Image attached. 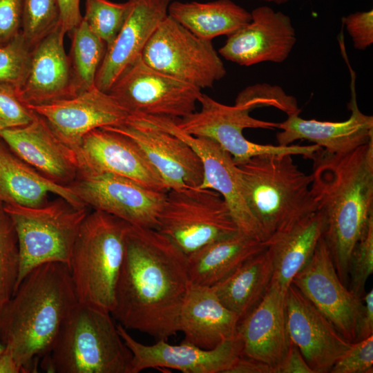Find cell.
Returning a JSON list of instances; mask_svg holds the SVG:
<instances>
[{
    "label": "cell",
    "mask_w": 373,
    "mask_h": 373,
    "mask_svg": "<svg viewBox=\"0 0 373 373\" xmlns=\"http://www.w3.org/2000/svg\"><path fill=\"white\" fill-rule=\"evenodd\" d=\"M373 367V335L352 343L336 361L329 372L370 373Z\"/></svg>",
    "instance_id": "ab89813d"
},
{
    "label": "cell",
    "mask_w": 373,
    "mask_h": 373,
    "mask_svg": "<svg viewBox=\"0 0 373 373\" xmlns=\"http://www.w3.org/2000/svg\"><path fill=\"white\" fill-rule=\"evenodd\" d=\"M130 8L121 30L106 50L95 86L108 93L120 75L142 56L152 35L168 15L171 0H128Z\"/></svg>",
    "instance_id": "603a6c76"
},
{
    "label": "cell",
    "mask_w": 373,
    "mask_h": 373,
    "mask_svg": "<svg viewBox=\"0 0 373 373\" xmlns=\"http://www.w3.org/2000/svg\"><path fill=\"white\" fill-rule=\"evenodd\" d=\"M65 35L59 23L32 49L26 77L17 90L25 104H45L74 96Z\"/></svg>",
    "instance_id": "d4e9b609"
},
{
    "label": "cell",
    "mask_w": 373,
    "mask_h": 373,
    "mask_svg": "<svg viewBox=\"0 0 373 373\" xmlns=\"http://www.w3.org/2000/svg\"><path fill=\"white\" fill-rule=\"evenodd\" d=\"M130 115L182 118L195 111L201 89L162 73L140 57L108 92Z\"/></svg>",
    "instance_id": "8fae6325"
},
{
    "label": "cell",
    "mask_w": 373,
    "mask_h": 373,
    "mask_svg": "<svg viewBox=\"0 0 373 373\" xmlns=\"http://www.w3.org/2000/svg\"><path fill=\"white\" fill-rule=\"evenodd\" d=\"M19 265L15 228L0 200V307L10 299L15 291Z\"/></svg>",
    "instance_id": "d6a6232c"
},
{
    "label": "cell",
    "mask_w": 373,
    "mask_h": 373,
    "mask_svg": "<svg viewBox=\"0 0 373 373\" xmlns=\"http://www.w3.org/2000/svg\"><path fill=\"white\" fill-rule=\"evenodd\" d=\"M342 22L355 49L364 50L373 44V10L351 13Z\"/></svg>",
    "instance_id": "60d3db41"
},
{
    "label": "cell",
    "mask_w": 373,
    "mask_h": 373,
    "mask_svg": "<svg viewBox=\"0 0 373 373\" xmlns=\"http://www.w3.org/2000/svg\"><path fill=\"white\" fill-rule=\"evenodd\" d=\"M156 230L186 256L239 231L220 193L200 187L169 190Z\"/></svg>",
    "instance_id": "9c48e42d"
},
{
    "label": "cell",
    "mask_w": 373,
    "mask_h": 373,
    "mask_svg": "<svg viewBox=\"0 0 373 373\" xmlns=\"http://www.w3.org/2000/svg\"><path fill=\"white\" fill-rule=\"evenodd\" d=\"M59 23L57 0H25L21 32L31 50Z\"/></svg>",
    "instance_id": "e575fe53"
},
{
    "label": "cell",
    "mask_w": 373,
    "mask_h": 373,
    "mask_svg": "<svg viewBox=\"0 0 373 373\" xmlns=\"http://www.w3.org/2000/svg\"><path fill=\"white\" fill-rule=\"evenodd\" d=\"M373 272V215L356 242L352 251L350 272L349 289L361 298L365 291L367 280Z\"/></svg>",
    "instance_id": "8d00e7d4"
},
{
    "label": "cell",
    "mask_w": 373,
    "mask_h": 373,
    "mask_svg": "<svg viewBox=\"0 0 373 373\" xmlns=\"http://www.w3.org/2000/svg\"><path fill=\"white\" fill-rule=\"evenodd\" d=\"M312 160L311 192L325 219L323 236L346 285L352 251L373 215V140L344 153L321 148Z\"/></svg>",
    "instance_id": "7a4b0ae2"
},
{
    "label": "cell",
    "mask_w": 373,
    "mask_h": 373,
    "mask_svg": "<svg viewBox=\"0 0 373 373\" xmlns=\"http://www.w3.org/2000/svg\"><path fill=\"white\" fill-rule=\"evenodd\" d=\"M361 300L362 306L357 320L356 336L354 342L373 334V290L371 289L364 294Z\"/></svg>",
    "instance_id": "7bdbcfd3"
},
{
    "label": "cell",
    "mask_w": 373,
    "mask_h": 373,
    "mask_svg": "<svg viewBox=\"0 0 373 373\" xmlns=\"http://www.w3.org/2000/svg\"><path fill=\"white\" fill-rule=\"evenodd\" d=\"M133 117L186 142L198 155L202 164L203 180L199 187L220 193L240 232L265 242L261 229L246 202L238 166L228 152L210 139L182 132L176 126L173 119L142 115Z\"/></svg>",
    "instance_id": "4fadbf2b"
},
{
    "label": "cell",
    "mask_w": 373,
    "mask_h": 373,
    "mask_svg": "<svg viewBox=\"0 0 373 373\" xmlns=\"http://www.w3.org/2000/svg\"><path fill=\"white\" fill-rule=\"evenodd\" d=\"M191 285L182 251L157 230L131 225L111 316L126 329L167 341L179 332Z\"/></svg>",
    "instance_id": "6da1fadb"
},
{
    "label": "cell",
    "mask_w": 373,
    "mask_h": 373,
    "mask_svg": "<svg viewBox=\"0 0 373 373\" xmlns=\"http://www.w3.org/2000/svg\"><path fill=\"white\" fill-rule=\"evenodd\" d=\"M240 321L211 287L192 285L181 309L179 331L184 341L209 350L236 336Z\"/></svg>",
    "instance_id": "484cf974"
},
{
    "label": "cell",
    "mask_w": 373,
    "mask_h": 373,
    "mask_svg": "<svg viewBox=\"0 0 373 373\" xmlns=\"http://www.w3.org/2000/svg\"><path fill=\"white\" fill-rule=\"evenodd\" d=\"M76 155L79 171L111 173L157 191H169L143 151L119 133L105 128L90 131L82 139Z\"/></svg>",
    "instance_id": "ac0fdd59"
},
{
    "label": "cell",
    "mask_w": 373,
    "mask_h": 373,
    "mask_svg": "<svg viewBox=\"0 0 373 373\" xmlns=\"http://www.w3.org/2000/svg\"><path fill=\"white\" fill-rule=\"evenodd\" d=\"M141 57L151 67L200 89L212 87L227 74L211 41L196 36L169 15Z\"/></svg>",
    "instance_id": "30bf717a"
},
{
    "label": "cell",
    "mask_w": 373,
    "mask_h": 373,
    "mask_svg": "<svg viewBox=\"0 0 373 373\" xmlns=\"http://www.w3.org/2000/svg\"><path fill=\"white\" fill-rule=\"evenodd\" d=\"M291 156L259 155L237 165L246 202L265 242L317 211L312 175L300 171Z\"/></svg>",
    "instance_id": "277c9868"
},
{
    "label": "cell",
    "mask_w": 373,
    "mask_h": 373,
    "mask_svg": "<svg viewBox=\"0 0 373 373\" xmlns=\"http://www.w3.org/2000/svg\"><path fill=\"white\" fill-rule=\"evenodd\" d=\"M50 194L62 198L77 207L85 206L66 185L53 182L0 144V200L26 207L46 203Z\"/></svg>",
    "instance_id": "83f0119b"
},
{
    "label": "cell",
    "mask_w": 373,
    "mask_h": 373,
    "mask_svg": "<svg viewBox=\"0 0 373 373\" xmlns=\"http://www.w3.org/2000/svg\"><path fill=\"white\" fill-rule=\"evenodd\" d=\"M285 309L290 341L299 349L314 373L329 372L352 343L293 284L286 292Z\"/></svg>",
    "instance_id": "ffe728a7"
},
{
    "label": "cell",
    "mask_w": 373,
    "mask_h": 373,
    "mask_svg": "<svg viewBox=\"0 0 373 373\" xmlns=\"http://www.w3.org/2000/svg\"><path fill=\"white\" fill-rule=\"evenodd\" d=\"M325 225L323 214L317 211L266 241L272 258L271 283L287 291L295 275L311 258Z\"/></svg>",
    "instance_id": "4316f807"
},
{
    "label": "cell",
    "mask_w": 373,
    "mask_h": 373,
    "mask_svg": "<svg viewBox=\"0 0 373 373\" xmlns=\"http://www.w3.org/2000/svg\"><path fill=\"white\" fill-rule=\"evenodd\" d=\"M135 142L158 172L168 190L199 187L203 167L196 152L180 137L128 117L124 124L102 127Z\"/></svg>",
    "instance_id": "e0dca14e"
},
{
    "label": "cell",
    "mask_w": 373,
    "mask_h": 373,
    "mask_svg": "<svg viewBox=\"0 0 373 373\" xmlns=\"http://www.w3.org/2000/svg\"><path fill=\"white\" fill-rule=\"evenodd\" d=\"M226 373H276L270 365L241 354Z\"/></svg>",
    "instance_id": "bcb514c9"
},
{
    "label": "cell",
    "mask_w": 373,
    "mask_h": 373,
    "mask_svg": "<svg viewBox=\"0 0 373 373\" xmlns=\"http://www.w3.org/2000/svg\"><path fill=\"white\" fill-rule=\"evenodd\" d=\"M5 349V345L0 341V355L3 352Z\"/></svg>",
    "instance_id": "681fc988"
},
{
    "label": "cell",
    "mask_w": 373,
    "mask_h": 373,
    "mask_svg": "<svg viewBox=\"0 0 373 373\" xmlns=\"http://www.w3.org/2000/svg\"><path fill=\"white\" fill-rule=\"evenodd\" d=\"M77 303L68 265L48 262L32 269L0 307V341L22 373L33 372L49 354Z\"/></svg>",
    "instance_id": "3957f363"
},
{
    "label": "cell",
    "mask_w": 373,
    "mask_h": 373,
    "mask_svg": "<svg viewBox=\"0 0 373 373\" xmlns=\"http://www.w3.org/2000/svg\"><path fill=\"white\" fill-rule=\"evenodd\" d=\"M130 227L104 211L88 213L68 265L78 303L111 313Z\"/></svg>",
    "instance_id": "8992f818"
},
{
    "label": "cell",
    "mask_w": 373,
    "mask_h": 373,
    "mask_svg": "<svg viewBox=\"0 0 373 373\" xmlns=\"http://www.w3.org/2000/svg\"><path fill=\"white\" fill-rule=\"evenodd\" d=\"M260 1H265L268 3H274L280 5V4L285 3L289 0H260Z\"/></svg>",
    "instance_id": "c3c4849f"
},
{
    "label": "cell",
    "mask_w": 373,
    "mask_h": 373,
    "mask_svg": "<svg viewBox=\"0 0 373 373\" xmlns=\"http://www.w3.org/2000/svg\"><path fill=\"white\" fill-rule=\"evenodd\" d=\"M278 373H314L299 349L290 341L287 352L278 369Z\"/></svg>",
    "instance_id": "f6af8a7d"
},
{
    "label": "cell",
    "mask_w": 373,
    "mask_h": 373,
    "mask_svg": "<svg viewBox=\"0 0 373 373\" xmlns=\"http://www.w3.org/2000/svg\"><path fill=\"white\" fill-rule=\"evenodd\" d=\"M47 122L55 135L76 153L90 131L126 122L130 114L96 86L75 96L40 105H27Z\"/></svg>",
    "instance_id": "2e32d148"
},
{
    "label": "cell",
    "mask_w": 373,
    "mask_h": 373,
    "mask_svg": "<svg viewBox=\"0 0 373 373\" xmlns=\"http://www.w3.org/2000/svg\"><path fill=\"white\" fill-rule=\"evenodd\" d=\"M355 76L352 72L351 99L347 104L350 117L343 122L305 119L300 113L287 115L278 123V145L288 146L298 140H307L331 153H344L373 140V116L359 109L355 92Z\"/></svg>",
    "instance_id": "cb8c5ba5"
},
{
    "label": "cell",
    "mask_w": 373,
    "mask_h": 373,
    "mask_svg": "<svg viewBox=\"0 0 373 373\" xmlns=\"http://www.w3.org/2000/svg\"><path fill=\"white\" fill-rule=\"evenodd\" d=\"M69 34L71 48L68 55L75 96L95 86L106 44L90 30L83 19Z\"/></svg>",
    "instance_id": "1f68e13d"
},
{
    "label": "cell",
    "mask_w": 373,
    "mask_h": 373,
    "mask_svg": "<svg viewBox=\"0 0 373 373\" xmlns=\"http://www.w3.org/2000/svg\"><path fill=\"white\" fill-rule=\"evenodd\" d=\"M0 138L18 157L56 183L68 186L79 173L75 151L35 113L28 124L1 131Z\"/></svg>",
    "instance_id": "44dd1931"
},
{
    "label": "cell",
    "mask_w": 373,
    "mask_h": 373,
    "mask_svg": "<svg viewBox=\"0 0 373 373\" xmlns=\"http://www.w3.org/2000/svg\"><path fill=\"white\" fill-rule=\"evenodd\" d=\"M198 103L199 111L174 119L175 124L186 134L214 141L231 155L236 165L264 154L301 155L312 160L321 149L314 144L274 146L251 142L243 135L245 128L275 129L278 128V123L254 118L250 115L249 108L238 104L225 105L204 93Z\"/></svg>",
    "instance_id": "ba28073f"
},
{
    "label": "cell",
    "mask_w": 373,
    "mask_h": 373,
    "mask_svg": "<svg viewBox=\"0 0 373 373\" xmlns=\"http://www.w3.org/2000/svg\"><path fill=\"white\" fill-rule=\"evenodd\" d=\"M60 23L64 32L70 33L82 20L80 0H57Z\"/></svg>",
    "instance_id": "ee69618b"
},
{
    "label": "cell",
    "mask_w": 373,
    "mask_h": 373,
    "mask_svg": "<svg viewBox=\"0 0 373 373\" xmlns=\"http://www.w3.org/2000/svg\"><path fill=\"white\" fill-rule=\"evenodd\" d=\"M17 236L20 265L16 288L35 267L48 262L69 265L80 227L90 211L57 197L39 207L2 202Z\"/></svg>",
    "instance_id": "52a82bcc"
},
{
    "label": "cell",
    "mask_w": 373,
    "mask_h": 373,
    "mask_svg": "<svg viewBox=\"0 0 373 373\" xmlns=\"http://www.w3.org/2000/svg\"><path fill=\"white\" fill-rule=\"evenodd\" d=\"M124 343L132 353L130 373L149 368H169L184 373H226L242 354L238 334L213 349L206 350L183 341L178 345L160 340L153 345L137 341L122 325H117Z\"/></svg>",
    "instance_id": "9a60e30c"
},
{
    "label": "cell",
    "mask_w": 373,
    "mask_h": 373,
    "mask_svg": "<svg viewBox=\"0 0 373 373\" xmlns=\"http://www.w3.org/2000/svg\"><path fill=\"white\" fill-rule=\"evenodd\" d=\"M25 0H0V47L21 32Z\"/></svg>",
    "instance_id": "b9f144b4"
},
{
    "label": "cell",
    "mask_w": 373,
    "mask_h": 373,
    "mask_svg": "<svg viewBox=\"0 0 373 373\" xmlns=\"http://www.w3.org/2000/svg\"><path fill=\"white\" fill-rule=\"evenodd\" d=\"M0 373H22L21 367L17 364L10 350L6 347L0 355Z\"/></svg>",
    "instance_id": "7dc6e473"
},
{
    "label": "cell",
    "mask_w": 373,
    "mask_h": 373,
    "mask_svg": "<svg viewBox=\"0 0 373 373\" xmlns=\"http://www.w3.org/2000/svg\"><path fill=\"white\" fill-rule=\"evenodd\" d=\"M235 104L249 107L251 111L257 108L272 106L287 115L300 113L294 97L287 95L278 86L265 84L246 87L238 95Z\"/></svg>",
    "instance_id": "74e56055"
},
{
    "label": "cell",
    "mask_w": 373,
    "mask_h": 373,
    "mask_svg": "<svg viewBox=\"0 0 373 373\" xmlns=\"http://www.w3.org/2000/svg\"><path fill=\"white\" fill-rule=\"evenodd\" d=\"M68 186L93 210L104 211L131 226L156 229L166 192L111 173L79 171Z\"/></svg>",
    "instance_id": "7c38bea8"
},
{
    "label": "cell",
    "mask_w": 373,
    "mask_h": 373,
    "mask_svg": "<svg viewBox=\"0 0 373 373\" xmlns=\"http://www.w3.org/2000/svg\"><path fill=\"white\" fill-rule=\"evenodd\" d=\"M291 284L345 338L351 343L355 341L362 300L340 279L323 236L308 262L295 275Z\"/></svg>",
    "instance_id": "5bb4252c"
},
{
    "label": "cell",
    "mask_w": 373,
    "mask_h": 373,
    "mask_svg": "<svg viewBox=\"0 0 373 373\" xmlns=\"http://www.w3.org/2000/svg\"><path fill=\"white\" fill-rule=\"evenodd\" d=\"M267 247L240 231L207 245L187 256L191 283L213 287Z\"/></svg>",
    "instance_id": "f1b7e54d"
},
{
    "label": "cell",
    "mask_w": 373,
    "mask_h": 373,
    "mask_svg": "<svg viewBox=\"0 0 373 373\" xmlns=\"http://www.w3.org/2000/svg\"><path fill=\"white\" fill-rule=\"evenodd\" d=\"M272 275V258L267 247L211 287L222 304L241 320L265 295Z\"/></svg>",
    "instance_id": "4dcf8cb0"
},
{
    "label": "cell",
    "mask_w": 373,
    "mask_h": 373,
    "mask_svg": "<svg viewBox=\"0 0 373 373\" xmlns=\"http://www.w3.org/2000/svg\"><path fill=\"white\" fill-rule=\"evenodd\" d=\"M286 292L270 283L260 301L240 321L237 331L242 344V354L270 365L276 373L290 344Z\"/></svg>",
    "instance_id": "7402d4cb"
},
{
    "label": "cell",
    "mask_w": 373,
    "mask_h": 373,
    "mask_svg": "<svg viewBox=\"0 0 373 373\" xmlns=\"http://www.w3.org/2000/svg\"><path fill=\"white\" fill-rule=\"evenodd\" d=\"M168 15L196 36L209 41L233 34L251 19V12L231 0L171 1Z\"/></svg>",
    "instance_id": "f546056e"
},
{
    "label": "cell",
    "mask_w": 373,
    "mask_h": 373,
    "mask_svg": "<svg viewBox=\"0 0 373 373\" xmlns=\"http://www.w3.org/2000/svg\"><path fill=\"white\" fill-rule=\"evenodd\" d=\"M131 358L111 314L77 303L41 366L52 373H130Z\"/></svg>",
    "instance_id": "5b68a950"
},
{
    "label": "cell",
    "mask_w": 373,
    "mask_h": 373,
    "mask_svg": "<svg viewBox=\"0 0 373 373\" xmlns=\"http://www.w3.org/2000/svg\"><path fill=\"white\" fill-rule=\"evenodd\" d=\"M129 8L128 1L116 3L109 0H85V12L82 19L90 30L107 47L121 30Z\"/></svg>",
    "instance_id": "836d02e7"
},
{
    "label": "cell",
    "mask_w": 373,
    "mask_h": 373,
    "mask_svg": "<svg viewBox=\"0 0 373 373\" xmlns=\"http://www.w3.org/2000/svg\"><path fill=\"white\" fill-rule=\"evenodd\" d=\"M31 50L21 32L0 47V84L17 90L21 86L29 69Z\"/></svg>",
    "instance_id": "d590c367"
},
{
    "label": "cell",
    "mask_w": 373,
    "mask_h": 373,
    "mask_svg": "<svg viewBox=\"0 0 373 373\" xmlns=\"http://www.w3.org/2000/svg\"><path fill=\"white\" fill-rule=\"evenodd\" d=\"M251 15L248 23L227 36L220 55L244 66L285 61L296 42L290 17L267 6L256 8Z\"/></svg>",
    "instance_id": "d6986e66"
},
{
    "label": "cell",
    "mask_w": 373,
    "mask_h": 373,
    "mask_svg": "<svg viewBox=\"0 0 373 373\" xmlns=\"http://www.w3.org/2000/svg\"><path fill=\"white\" fill-rule=\"evenodd\" d=\"M35 112L21 101L17 89L7 84H0V132L30 123Z\"/></svg>",
    "instance_id": "f35d334b"
}]
</instances>
